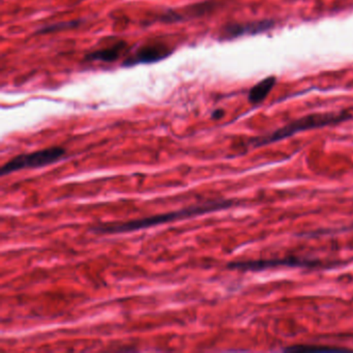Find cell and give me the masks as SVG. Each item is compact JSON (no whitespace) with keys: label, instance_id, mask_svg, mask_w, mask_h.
<instances>
[{"label":"cell","instance_id":"cell-8","mask_svg":"<svg viewBox=\"0 0 353 353\" xmlns=\"http://www.w3.org/2000/svg\"><path fill=\"white\" fill-rule=\"evenodd\" d=\"M127 50V42L125 41H117L110 46L88 53L85 57V61L114 63V61H119Z\"/></svg>","mask_w":353,"mask_h":353},{"label":"cell","instance_id":"cell-1","mask_svg":"<svg viewBox=\"0 0 353 353\" xmlns=\"http://www.w3.org/2000/svg\"><path fill=\"white\" fill-rule=\"evenodd\" d=\"M234 200L216 199L208 200L195 205L188 206L175 212H166V214H156L148 218L138 219V220L127 221L121 223H104L92 227V232L98 234H119V233L134 232V231L143 230L150 227L159 226L175 221L185 220L218 210H227L235 205Z\"/></svg>","mask_w":353,"mask_h":353},{"label":"cell","instance_id":"cell-6","mask_svg":"<svg viewBox=\"0 0 353 353\" xmlns=\"http://www.w3.org/2000/svg\"><path fill=\"white\" fill-rule=\"evenodd\" d=\"M274 26V22L270 20L262 21L248 22V23H232L223 28L220 32L221 40H233L239 37L248 36V34H257L266 32Z\"/></svg>","mask_w":353,"mask_h":353},{"label":"cell","instance_id":"cell-7","mask_svg":"<svg viewBox=\"0 0 353 353\" xmlns=\"http://www.w3.org/2000/svg\"><path fill=\"white\" fill-rule=\"evenodd\" d=\"M216 7V3L206 1V3H196L185 8L183 11H168L159 17V20L166 23L183 21L185 19H191L193 17H200L205 15L208 12L212 11Z\"/></svg>","mask_w":353,"mask_h":353},{"label":"cell","instance_id":"cell-4","mask_svg":"<svg viewBox=\"0 0 353 353\" xmlns=\"http://www.w3.org/2000/svg\"><path fill=\"white\" fill-rule=\"evenodd\" d=\"M65 154V148L53 146V148L30 152V154H19L12 160L8 161L1 167L0 174L1 176H6V175L17 172V171L23 170V169L42 168V167L54 164L55 162L61 160Z\"/></svg>","mask_w":353,"mask_h":353},{"label":"cell","instance_id":"cell-11","mask_svg":"<svg viewBox=\"0 0 353 353\" xmlns=\"http://www.w3.org/2000/svg\"><path fill=\"white\" fill-rule=\"evenodd\" d=\"M82 23V20H73V21L61 22V23L51 24V26H45L41 28L37 34H45L50 32H61V30H71V28H78V26Z\"/></svg>","mask_w":353,"mask_h":353},{"label":"cell","instance_id":"cell-9","mask_svg":"<svg viewBox=\"0 0 353 353\" xmlns=\"http://www.w3.org/2000/svg\"><path fill=\"white\" fill-rule=\"evenodd\" d=\"M276 82V78L274 76H270V77H266L265 79L258 82L250 90L249 97H248L249 102L252 104H259V103L263 102L266 97L272 92Z\"/></svg>","mask_w":353,"mask_h":353},{"label":"cell","instance_id":"cell-10","mask_svg":"<svg viewBox=\"0 0 353 353\" xmlns=\"http://www.w3.org/2000/svg\"><path fill=\"white\" fill-rule=\"evenodd\" d=\"M345 348H338V347L330 346H318V345H292V346L286 347L284 351L287 352H315V351H346Z\"/></svg>","mask_w":353,"mask_h":353},{"label":"cell","instance_id":"cell-13","mask_svg":"<svg viewBox=\"0 0 353 353\" xmlns=\"http://www.w3.org/2000/svg\"><path fill=\"white\" fill-rule=\"evenodd\" d=\"M225 112L222 109H216L214 112L212 113V119H220L224 117Z\"/></svg>","mask_w":353,"mask_h":353},{"label":"cell","instance_id":"cell-12","mask_svg":"<svg viewBox=\"0 0 353 353\" xmlns=\"http://www.w3.org/2000/svg\"><path fill=\"white\" fill-rule=\"evenodd\" d=\"M348 230H353V225H351V226L348 227H343V228L339 229V230H317L315 231V232L312 233V234L315 235H319V234H326V233H330V232H343V231H348Z\"/></svg>","mask_w":353,"mask_h":353},{"label":"cell","instance_id":"cell-3","mask_svg":"<svg viewBox=\"0 0 353 353\" xmlns=\"http://www.w3.org/2000/svg\"><path fill=\"white\" fill-rule=\"evenodd\" d=\"M323 262L313 258L299 257V256H286L283 258H270V259L245 260L233 261L227 264V268L241 272H264L276 268H322Z\"/></svg>","mask_w":353,"mask_h":353},{"label":"cell","instance_id":"cell-2","mask_svg":"<svg viewBox=\"0 0 353 353\" xmlns=\"http://www.w3.org/2000/svg\"><path fill=\"white\" fill-rule=\"evenodd\" d=\"M351 117H352V115L346 112V111L313 113V114L305 115V117L295 119L292 123H288V125H284V127L280 128V129L268 134V135L247 140L243 143V148H245V152L249 150H254V148H262V146L276 143V142L292 137L293 135H296L301 132L320 129V128L327 127V125H338V123H343V121H348Z\"/></svg>","mask_w":353,"mask_h":353},{"label":"cell","instance_id":"cell-5","mask_svg":"<svg viewBox=\"0 0 353 353\" xmlns=\"http://www.w3.org/2000/svg\"><path fill=\"white\" fill-rule=\"evenodd\" d=\"M172 53V49L164 43H146L135 50V52L130 54L123 61V65L125 68H132L138 65L158 63L166 59Z\"/></svg>","mask_w":353,"mask_h":353}]
</instances>
